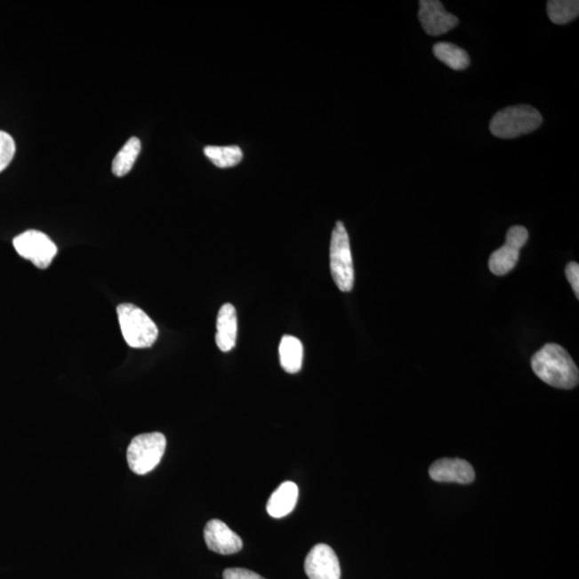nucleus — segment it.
Instances as JSON below:
<instances>
[{
  "label": "nucleus",
  "mask_w": 579,
  "mask_h": 579,
  "mask_svg": "<svg viewBox=\"0 0 579 579\" xmlns=\"http://www.w3.org/2000/svg\"><path fill=\"white\" fill-rule=\"evenodd\" d=\"M531 366L537 377L554 388L572 390L578 385L579 373L576 364L559 344H545L532 358Z\"/></svg>",
  "instance_id": "obj_1"
},
{
  "label": "nucleus",
  "mask_w": 579,
  "mask_h": 579,
  "mask_svg": "<svg viewBox=\"0 0 579 579\" xmlns=\"http://www.w3.org/2000/svg\"><path fill=\"white\" fill-rule=\"evenodd\" d=\"M543 123V117L531 106L509 107L501 109L490 122L489 129L495 137L514 139L535 132Z\"/></svg>",
  "instance_id": "obj_2"
},
{
  "label": "nucleus",
  "mask_w": 579,
  "mask_h": 579,
  "mask_svg": "<svg viewBox=\"0 0 579 579\" xmlns=\"http://www.w3.org/2000/svg\"><path fill=\"white\" fill-rule=\"evenodd\" d=\"M117 316L123 337L129 347L149 348L157 341V326L138 306L121 304L117 307Z\"/></svg>",
  "instance_id": "obj_3"
},
{
  "label": "nucleus",
  "mask_w": 579,
  "mask_h": 579,
  "mask_svg": "<svg viewBox=\"0 0 579 579\" xmlns=\"http://www.w3.org/2000/svg\"><path fill=\"white\" fill-rule=\"evenodd\" d=\"M166 439L161 432H150L134 437L127 450V462L135 474L144 476L153 471L164 457Z\"/></svg>",
  "instance_id": "obj_4"
},
{
  "label": "nucleus",
  "mask_w": 579,
  "mask_h": 579,
  "mask_svg": "<svg viewBox=\"0 0 579 579\" xmlns=\"http://www.w3.org/2000/svg\"><path fill=\"white\" fill-rule=\"evenodd\" d=\"M331 274L338 289L342 292H350L354 285V268L346 227L343 222L338 221L333 229L330 247Z\"/></svg>",
  "instance_id": "obj_5"
},
{
  "label": "nucleus",
  "mask_w": 579,
  "mask_h": 579,
  "mask_svg": "<svg viewBox=\"0 0 579 579\" xmlns=\"http://www.w3.org/2000/svg\"><path fill=\"white\" fill-rule=\"evenodd\" d=\"M13 246L20 257L36 268L48 269L57 254V246L46 234L29 229L13 239Z\"/></svg>",
  "instance_id": "obj_6"
},
{
  "label": "nucleus",
  "mask_w": 579,
  "mask_h": 579,
  "mask_svg": "<svg viewBox=\"0 0 579 579\" xmlns=\"http://www.w3.org/2000/svg\"><path fill=\"white\" fill-rule=\"evenodd\" d=\"M529 238V232L524 227L515 226L509 229L507 241L503 247L495 250L489 259V269L497 276L507 275L519 262L520 249Z\"/></svg>",
  "instance_id": "obj_7"
},
{
  "label": "nucleus",
  "mask_w": 579,
  "mask_h": 579,
  "mask_svg": "<svg viewBox=\"0 0 579 579\" xmlns=\"http://www.w3.org/2000/svg\"><path fill=\"white\" fill-rule=\"evenodd\" d=\"M305 572L310 579H341L342 570L336 552L331 546L312 547L305 560Z\"/></svg>",
  "instance_id": "obj_8"
},
{
  "label": "nucleus",
  "mask_w": 579,
  "mask_h": 579,
  "mask_svg": "<svg viewBox=\"0 0 579 579\" xmlns=\"http://www.w3.org/2000/svg\"><path fill=\"white\" fill-rule=\"evenodd\" d=\"M419 19L425 33L434 36L448 33L459 23L455 15L447 12L439 0H422Z\"/></svg>",
  "instance_id": "obj_9"
},
{
  "label": "nucleus",
  "mask_w": 579,
  "mask_h": 579,
  "mask_svg": "<svg viewBox=\"0 0 579 579\" xmlns=\"http://www.w3.org/2000/svg\"><path fill=\"white\" fill-rule=\"evenodd\" d=\"M205 540L208 550L221 555L237 554L243 549L241 537L219 519L208 521L205 528Z\"/></svg>",
  "instance_id": "obj_10"
},
{
  "label": "nucleus",
  "mask_w": 579,
  "mask_h": 579,
  "mask_svg": "<svg viewBox=\"0 0 579 579\" xmlns=\"http://www.w3.org/2000/svg\"><path fill=\"white\" fill-rule=\"evenodd\" d=\"M430 476L439 483L470 484L476 478L474 469L461 458H443L432 463Z\"/></svg>",
  "instance_id": "obj_11"
},
{
  "label": "nucleus",
  "mask_w": 579,
  "mask_h": 579,
  "mask_svg": "<svg viewBox=\"0 0 579 579\" xmlns=\"http://www.w3.org/2000/svg\"><path fill=\"white\" fill-rule=\"evenodd\" d=\"M237 315L236 307L224 304L217 316L216 343L219 350L231 351L237 344Z\"/></svg>",
  "instance_id": "obj_12"
},
{
  "label": "nucleus",
  "mask_w": 579,
  "mask_h": 579,
  "mask_svg": "<svg viewBox=\"0 0 579 579\" xmlns=\"http://www.w3.org/2000/svg\"><path fill=\"white\" fill-rule=\"evenodd\" d=\"M299 499V487L294 482H285L270 495L268 513L274 519L285 518L294 510Z\"/></svg>",
  "instance_id": "obj_13"
},
{
  "label": "nucleus",
  "mask_w": 579,
  "mask_h": 579,
  "mask_svg": "<svg viewBox=\"0 0 579 579\" xmlns=\"http://www.w3.org/2000/svg\"><path fill=\"white\" fill-rule=\"evenodd\" d=\"M302 344L300 339L294 336L285 335L281 339L279 346V356L281 366L288 374L300 372L302 364Z\"/></svg>",
  "instance_id": "obj_14"
},
{
  "label": "nucleus",
  "mask_w": 579,
  "mask_h": 579,
  "mask_svg": "<svg viewBox=\"0 0 579 579\" xmlns=\"http://www.w3.org/2000/svg\"><path fill=\"white\" fill-rule=\"evenodd\" d=\"M434 55L443 64L456 71L465 70L470 65L467 52L450 43H438L434 45Z\"/></svg>",
  "instance_id": "obj_15"
},
{
  "label": "nucleus",
  "mask_w": 579,
  "mask_h": 579,
  "mask_svg": "<svg viewBox=\"0 0 579 579\" xmlns=\"http://www.w3.org/2000/svg\"><path fill=\"white\" fill-rule=\"evenodd\" d=\"M205 154L218 168L226 169L237 165L243 159V151L238 146H206Z\"/></svg>",
  "instance_id": "obj_16"
},
{
  "label": "nucleus",
  "mask_w": 579,
  "mask_h": 579,
  "mask_svg": "<svg viewBox=\"0 0 579 579\" xmlns=\"http://www.w3.org/2000/svg\"><path fill=\"white\" fill-rule=\"evenodd\" d=\"M140 151V140L134 137L130 139L113 160V174L118 177L127 175L133 168L135 161L139 157Z\"/></svg>",
  "instance_id": "obj_17"
},
{
  "label": "nucleus",
  "mask_w": 579,
  "mask_h": 579,
  "mask_svg": "<svg viewBox=\"0 0 579 579\" xmlns=\"http://www.w3.org/2000/svg\"><path fill=\"white\" fill-rule=\"evenodd\" d=\"M547 14L554 24L570 23L578 17L579 2L578 0H551L547 3Z\"/></svg>",
  "instance_id": "obj_18"
},
{
  "label": "nucleus",
  "mask_w": 579,
  "mask_h": 579,
  "mask_svg": "<svg viewBox=\"0 0 579 579\" xmlns=\"http://www.w3.org/2000/svg\"><path fill=\"white\" fill-rule=\"evenodd\" d=\"M15 142L12 135L0 132V173L12 164L15 155Z\"/></svg>",
  "instance_id": "obj_19"
},
{
  "label": "nucleus",
  "mask_w": 579,
  "mask_h": 579,
  "mask_svg": "<svg viewBox=\"0 0 579 579\" xmlns=\"http://www.w3.org/2000/svg\"><path fill=\"white\" fill-rule=\"evenodd\" d=\"M223 579H265L247 568L231 567L223 572Z\"/></svg>",
  "instance_id": "obj_20"
},
{
  "label": "nucleus",
  "mask_w": 579,
  "mask_h": 579,
  "mask_svg": "<svg viewBox=\"0 0 579 579\" xmlns=\"http://www.w3.org/2000/svg\"><path fill=\"white\" fill-rule=\"evenodd\" d=\"M566 276L572 285L574 294L579 299V265L576 262L568 263L566 268Z\"/></svg>",
  "instance_id": "obj_21"
}]
</instances>
